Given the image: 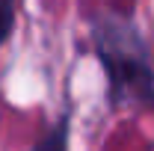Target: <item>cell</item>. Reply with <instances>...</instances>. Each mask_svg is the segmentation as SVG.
Here are the masks:
<instances>
[{
    "instance_id": "6da1fadb",
    "label": "cell",
    "mask_w": 154,
    "mask_h": 151,
    "mask_svg": "<svg viewBox=\"0 0 154 151\" xmlns=\"http://www.w3.org/2000/svg\"><path fill=\"white\" fill-rule=\"evenodd\" d=\"M12 15H15V0H0V42L12 30Z\"/></svg>"
},
{
    "instance_id": "7a4b0ae2",
    "label": "cell",
    "mask_w": 154,
    "mask_h": 151,
    "mask_svg": "<svg viewBox=\"0 0 154 151\" xmlns=\"http://www.w3.org/2000/svg\"><path fill=\"white\" fill-rule=\"evenodd\" d=\"M38 151H62V131H57L48 142H42V145H38Z\"/></svg>"
}]
</instances>
